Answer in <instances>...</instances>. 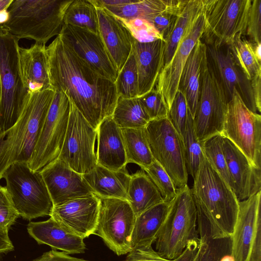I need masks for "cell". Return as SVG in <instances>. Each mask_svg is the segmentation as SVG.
Here are the masks:
<instances>
[{"label": "cell", "instance_id": "6da1fadb", "mask_svg": "<svg viewBox=\"0 0 261 261\" xmlns=\"http://www.w3.org/2000/svg\"><path fill=\"white\" fill-rule=\"evenodd\" d=\"M46 52L52 88L64 93L96 129L113 114L118 97L115 84L95 71L59 35Z\"/></svg>", "mask_w": 261, "mask_h": 261}, {"label": "cell", "instance_id": "7a4b0ae2", "mask_svg": "<svg viewBox=\"0 0 261 261\" xmlns=\"http://www.w3.org/2000/svg\"><path fill=\"white\" fill-rule=\"evenodd\" d=\"M191 189L197 211L199 237H231L237 221L238 201L233 191L203 156Z\"/></svg>", "mask_w": 261, "mask_h": 261}, {"label": "cell", "instance_id": "3957f363", "mask_svg": "<svg viewBox=\"0 0 261 261\" xmlns=\"http://www.w3.org/2000/svg\"><path fill=\"white\" fill-rule=\"evenodd\" d=\"M54 94L52 89L29 93L15 123L0 132V180L11 164L31 158Z\"/></svg>", "mask_w": 261, "mask_h": 261}, {"label": "cell", "instance_id": "277c9868", "mask_svg": "<svg viewBox=\"0 0 261 261\" xmlns=\"http://www.w3.org/2000/svg\"><path fill=\"white\" fill-rule=\"evenodd\" d=\"M73 0H13L7 21L1 25L20 39L44 44L58 36L65 12Z\"/></svg>", "mask_w": 261, "mask_h": 261}, {"label": "cell", "instance_id": "5b68a950", "mask_svg": "<svg viewBox=\"0 0 261 261\" xmlns=\"http://www.w3.org/2000/svg\"><path fill=\"white\" fill-rule=\"evenodd\" d=\"M197 211L192 192L186 185L177 189L169 211L155 241L156 251L162 257L173 260L189 243L198 238Z\"/></svg>", "mask_w": 261, "mask_h": 261}, {"label": "cell", "instance_id": "8992f818", "mask_svg": "<svg viewBox=\"0 0 261 261\" xmlns=\"http://www.w3.org/2000/svg\"><path fill=\"white\" fill-rule=\"evenodd\" d=\"M19 40L0 25V124L2 132L9 129L15 123L29 94L20 70Z\"/></svg>", "mask_w": 261, "mask_h": 261}, {"label": "cell", "instance_id": "52a82bcc", "mask_svg": "<svg viewBox=\"0 0 261 261\" xmlns=\"http://www.w3.org/2000/svg\"><path fill=\"white\" fill-rule=\"evenodd\" d=\"M10 199L23 219L31 220L49 216L53 204L39 171H33L27 162H15L4 172L2 178Z\"/></svg>", "mask_w": 261, "mask_h": 261}, {"label": "cell", "instance_id": "ba28073f", "mask_svg": "<svg viewBox=\"0 0 261 261\" xmlns=\"http://www.w3.org/2000/svg\"><path fill=\"white\" fill-rule=\"evenodd\" d=\"M252 0H203L204 27L201 40L215 47L229 45L245 36Z\"/></svg>", "mask_w": 261, "mask_h": 261}, {"label": "cell", "instance_id": "9c48e42d", "mask_svg": "<svg viewBox=\"0 0 261 261\" xmlns=\"http://www.w3.org/2000/svg\"><path fill=\"white\" fill-rule=\"evenodd\" d=\"M144 128L154 160L166 171L177 189L187 185L183 140L168 117L151 120Z\"/></svg>", "mask_w": 261, "mask_h": 261}, {"label": "cell", "instance_id": "30bf717a", "mask_svg": "<svg viewBox=\"0 0 261 261\" xmlns=\"http://www.w3.org/2000/svg\"><path fill=\"white\" fill-rule=\"evenodd\" d=\"M222 135L261 169V116L246 106L235 89L226 105Z\"/></svg>", "mask_w": 261, "mask_h": 261}, {"label": "cell", "instance_id": "8fae6325", "mask_svg": "<svg viewBox=\"0 0 261 261\" xmlns=\"http://www.w3.org/2000/svg\"><path fill=\"white\" fill-rule=\"evenodd\" d=\"M98 197V217L93 234L100 237L117 255L128 253L132 250V235L136 219L133 209L127 200Z\"/></svg>", "mask_w": 261, "mask_h": 261}, {"label": "cell", "instance_id": "7c38bea8", "mask_svg": "<svg viewBox=\"0 0 261 261\" xmlns=\"http://www.w3.org/2000/svg\"><path fill=\"white\" fill-rule=\"evenodd\" d=\"M227 103L206 55L202 65L199 100L193 118L196 135L200 143L215 135H222Z\"/></svg>", "mask_w": 261, "mask_h": 261}, {"label": "cell", "instance_id": "4fadbf2b", "mask_svg": "<svg viewBox=\"0 0 261 261\" xmlns=\"http://www.w3.org/2000/svg\"><path fill=\"white\" fill-rule=\"evenodd\" d=\"M70 101L63 92L55 94L28 166L33 171H39L58 158L65 137L70 114Z\"/></svg>", "mask_w": 261, "mask_h": 261}, {"label": "cell", "instance_id": "5bb4252c", "mask_svg": "<svg viewBox=\"0 0 261 261\" xmlns=\"http://www.w3.org/2000/svg\"><path fill=\"white\" fill-rule=\"evenodd\" d=\"M70 105L67 128L58 158L71 169L84 175L97 165V130L71 101Z\"/></svg>", "mask_w": 261, "mask_h": 261}, {"label": "cell", "instance_id": "9a60e30c", "mask_svg": "<svg viewBox=\"0 0 261 261\" xmlns=\"http://www.w3.org/2000/svg\"><path fill=\"white\" fill-rule=\"evenodd\" d=\"M261 191L239 201L231 236L234 261H261Z\"/></svg>", "mask_w": 261, "mask_h": 261}, {"label": "cell", "instance_id": "2e32d148", "mask_svg": "<svg viewBox=\"0 0 261 261\" xmlns=\"http://www.w3.org/2000/svg\"><path fill=\"white\" fill-rule=\"evenodd\" d=\"M206 55L227 103L232 98L235 89L246 106L252 112L257 113L251 81L236 62L229 46L218 47L206 45Z\"/></svg>", "mask_w": 261, "mask_h": 261}, {"label": "cell", "instance_id": "e0dca14e", "mask_svg": "<svg viewBox=\"0 0 261 261\" xmlns=\"http://www.w3.org/2000/svg\"><path fill=\"white\" fill-rule=\"evenodd\" d=\"M59 36L95 71L115 83L119 71L99 34L84 28L64 24Z\"/></svg>", "mask_w": 261, "mask_h": 261}, {"label": "cell", "instance_id": "ac0fdd59", "mask_svg": "<svg viewBox=\"0 0 261 261\" xmlns=\"http://www.w3.org/2000/svg\"><path fill=\"white\" fill-rule=\"evenodd\" d=\"M204 27L203 11L178 44L170 63L161 70L159 74L155 89L162 97L168 111L178 90L183 68L197 41L201 39Z\"/></svg>", "mask_w": 261, "mask_h": 261}, {"label": "cell", "instance_id": "d6986e66", "mask_svg": "<svg viewBox=\"0 0 261 261\" xmlns=\"http://www.w3.org/2000/svg\"><path fill=\"white\" fill-rule=\"evenodd\" d=\"M40 172L54 206L94 194L83 175L71 169L59 158L45 166Z\"/></svg>", "mask_w": 261, "mask_h": 261}, {"label": "cell", "instance_id": "ffe728a7", "mask_svg": "<svg viewBox=\"0 0 261 261\" xmlns=\"http://www.w3.org/2000/svg\"><path fill=\"white\" fill-rule=\"evenodd\" d=\"M99 199L95 194L54 206L50 215L66 229L85 239L94 234Z\"/></svg>", "mask_w": 261, "mask_h": 261}, {"label": "cell", "instance_id": "44dd1931", "mask_svg": "<svg viewBox=\"0 0 261 261\" xmlns=\"http://www.w3.org/2000/svg\"><path fill=\"white\" fill-rule=\"evenodd\" d=\"M223 147L232 190L241 201L261 190V169L252 165L246 156L223 136Z\"/></svg>", "mask_w": 261, "mask_h": 261}, {"label": "cell", "instance_id": "7402d4cb", "mask_svg": "<svg viewBox=\"0 0 261 261\" xmlns=\"http://www.w3.org/2000/svg\"><path fill=\"white\" fill-rule=\"evenodd\" d=\"M96 8L99 35L119 72L132 51L134 38L119 18L103 8Z\"/></svg>", "mask_w": 261, "mask_h": 261}, {"label": "cell", "instance_id": "603a6c76", "mask_svg": "<svg viewBox=\"0 0 261 261\" xmlns=\"http://www.w3.org/2000/svg\"><path fill=\"white\" fill-rule=\"evenodd\" d=\"M96 130L97 164L112 170L125 168L127 163L121 128L112 116L104 119Z\"/></svg>", "mask_w": 261, "mask_h": 261}, {"label": "cell", "instance_id": "cb8c5ba5", "mask_svg": "<svg viewBox=\"0 0 261 261\" xmlns=\"http://www.w3.org/2000/svg\"><path fill=\"white\" fill-rule=\"evenodd\" d=\"M27 230L38 244L48 245L68 254L83 253L86 249L84 238L66 229L51 217L44 221L30 222Z\"/></svg>", "mask_w": 261, "mask_h": 261}, {"label": "cell", "instance_id": "d4e9b609", "mask_svg": "<svg viewBox=\"0 0 261 261\" xmlns=\"http://www.w3.org/2000/svg\"><path fill=\"white\" fill-rule=\"evenodd\" d=\"M19 57L22 77L28 93L53 89L45 44L35 43L28 48L19 46Z\"/></svg>", "mask_w": 261, "mask_h": 261}, {"label": "cell", "instance_id": "484cf974", "mask_svg": "<svg viewBox=\"0 0 261 261\" xmlns=\"http://www.w3.org/2000/svg\"><path fill=\"white\" fill-rule=\"evenodd\" d=\"M164 41L158 40L141 43L133 39L132 51L135 56L138 75V97L154 88L161 70Z\"/></svg>", "mask_w": 261, "mask_h": 261}, {"label": "cell", "instance_id": "4316f807", "mask_svg": "<svg viewBox=\"0 0 261 261\" xmlns=\"http://www.w3.org/2000/svg\"><path fill=\"white\" fill-rule=\"evenodd\" d=\"M83 175L94 194L98 197L127 201L131 175L125 167L119 170H112L97 164Z\"/></svg>", "mask_w": 261, "mask_h": 261}, {"label": "cell", "instance_id": "83f0119b", "mask_svg": "<svg viewBox=\"0 0 261 261\" xmlns=\"http://www.w3.org/2000/svg\"><path fill=\"white\" fill-rule=\"evenodd\" d=\"M205 56L206 45L199 39L183 68L178 83V90L184 94L193 118L198 102L201 67Z\"/></svg>", "mask_w": 261, "mask_h": 261}, {"label": "cell", "instance_id": "f1b7e54d", "mask_svg": "<svg viewBox=\"0 0 261 261\" xmlns=\"http://www.w3.org/2000/svg\"><path fill=\"white\" fill-rule=\"evenodd\" d=\"M171 200H164L136 217L132 235V249L152 246L167 216Z\"/></svg>", "mask_w": 261, "mask_h": 261}, {"label": "cell", "instance_id": "f546056e", "mask_svg": "<svg viewBox=\"0 0 261 261\" xmlns=\"http://www.w3.org/2000/svg\"><path fill=\"white\" fill-rule=\"evenodd\" d=\"M203 0H187L174 27L164 39L161 70L172 60L177 47L197 17L203 11Z\"/></svg>", "mask_w": 261, "mask_h": 261}, {"label": "cell", "instance_id": "4dcf8cb0", "mask_svg": "<svg viewBox=\"0 0 261 261\" xmlns=\"http://www.w3.org/2000/svg\"><path fill=\"white\" fill-rule=\"evenodd\" d=\"M127 199L136 217L164 201L156 187L142 169L131 175Z\"/></svg>", "mask_w": 261, "mask_h": 261}, {"label": "cell", "instance_id": "1f68e13d", "mask_svg": "<svg viewBox=\"0 0 261 261\" xmlns=\"http://www.w3.org/2000/svg\"><path fill=\"white\" fill-rule=\"evenodd\" d=\"M112 117L121 128H144L150 121L138 97H118Z\"/></svg>", "mask_w": 261, "mask_h": 261}, {"label": "cell", "instance_id": "d6a6232c", "mask_svg": "<svg viewBox=\"0 0 261 261\" xmlns=\"http://www.w3.org/2000/svg\"><path fill=\"white\" fill-rule=\"evenodd\" d=\"M127 163H134L141 168L150 165L152 155L145 128H121Z\"/></svg>", "mask_w": 261, "mask_h": 261}, {"label": "cell", "instance_id": "836d02e7", "mask_svg": "<svg viewBox=\"0 0 261 261\" xmlns=\"http://www.w3.org/2000/svg\"><path fill=\"white\" fill-rule=\"evenodd\" d=\"M171 0H132L122 6L105 9L119 19H144L150 22L159 13L167 9Z\"/></svg>", "mask_w": 261, "mask_h": 261}, {"label": "cell", "instance_id": "e575fe53", "mask_svg": "<svg viewBox=\"0 0 261 261\" xmlns=\"http://www.w3.org/2000/svg\"><path fill=\"white\" fill-rule=\"evenodd\" d=\"M64 24L88 30L99 34L97 8L90 0H73L64 17Z\"/></svg>", "mask_w": 261, "mask_h": 261}, {"label": "cell", "instance_id": "d590c367", "mask_svg": "<svg viewBox=\"0 0 261 261\" xmlns=\"http://www.w3.org/2000/svg\"><path fill=\"white\" fill-rule=\"evenodd\" d=\"M228 46L234 60L249 80L261 73V63L255 55L253 43L244 35H237Z\"/></svg>", "mask_w": 261, "mask_h": 261}, {"label": "cell", "instance_id": "8d00e7d4", "mask_svg": "<svg viewBox=\"0 0 261 261\" xmlns=\"http://www.w3.org/2000/svg\"><path fill=\"white\" fill-rule=\"evenodd\" d=\"M187 171L193 179L196 176L203 156L201 143L196 135L193 118L190 112L182 136Z\"/></svg>", "mask_w": 261, "mask_h": 261}, {"label": "cell", "instance_id": "74e56055", "mask_svg": "<svg viewBox=\"0 0 261 261\" xmlns=\"http://www.w3.org/2000/svg\"><path fill=\"white\" fill-rule=\"evenodd\" d=\"M223 136L217 135L201 143L204 156L232 189V182L224 152Z\"/></svg>", "mask_w": 261, "mask_h": 261}, {"label": "cell", "instance_id": "f35d334b", "mask_svg": "<svg viewBox=\"0 0 261 261\" xmlns=\"http://www.w3.org/2000/svg\"><path fill=\"white\" fill-rule=\"evenodd\" d=\"M118 97H138V75L135 56L132 50L115 83Z\"/></svg>", "mask_w": 261, "mask_h": 261}, {"label": "cell", "instance_id": "ab89813d", "mask_svg": "<svg viewBox=\"0 0 261 261\" xmlns=\"http://www.w3.org/2000/svg\"><path fill=\"white\" fill-rule=\"evenodd\" d=\"M156 187L164 200L171 201L177 189L164 168L154 160L149 166L142 168Z\"/></svg>", "mask_w": 261, "mask_h": 261}, {"label": "cell", "instance_id": "60d3db41", "mask_svg": "<svg viewBox=\"0 0 261 261\" xmlns=\"http://www.w3.org/2000/svg\"><path fill=\"white\" fill-rule=\"evenodd\" d=\"M120 19L127 28L133 38L139 42L148 43L158 40H164L153 25L146 19Z\"/></svg>", "mask_w": 261, "mask_h": 261}, {"label": "cell", "instance_id": "b9f144b4", "mask_svg": "<svg viewBox=\"0 0 261 261\" xmlns=\"http://www.w3.org/2000/svg\"><path fill=\"white\" fill-rule=\"evenodd\" d=\"M189 111L184 94L180 91L177 90L169 111L168 118L182 138L185 130Z\"/></svg>", "mask_w": 261, "mask_h": 261}, {"label": "cell", "instance_id": "7bdbcfd3", "mask_svg": "<svg viewBox=\"0 0 261 261\" xmlns=\"http://www.w3.org/2000/svg\"><path fill=\"white\" fill-rule=\"evenodd\" d=\"M198 261H222L223 255L231 248V238L211 239L205 237Z\"/></svg>", "mask_w": 261, "mask_h": 261}, {"label": "cell", "instance_id": "ee69618b", "mask_svg": "<svg viewBox=\"0 0 261 261\" xmlns=\"http://www.w3.org/2000/svg\"><path fill=\"white\" fill-rule=\"evenodd\" d=\"M150 121L168 117L169 111L161 95L155 88L138 97Z\"/></svg>", "mask_w": 261, "mask_h": 261}, {"label": "cell", "instance_id": "f6af8a7d", "mask_svg": "<svg viewBox=\"0 0 261 261\" xmlns=\"http://www.w3.org/2000/svg\"><path fill=\"white\" fill-rule=\"evenodd\" d=\"M245 35L251 42L261 43V0L251 1Z\"/></svg>", "mask_w": 261, "mask_h": 261}, {"label": "cell", "instance_id": "bcb514c9", "mask_svg": "<svg viewBox=\"0 0 261 261\" xmlns=\"http://www.w3.org/2000/svg\"><path fill=\"white\" fill-rule=\"evenodd\" d=\"M20 216L14 207L5 187L0 192V229L7 232Z\"/></svg>", "mask_w": 261, "mask_h": 261}, {"label": "cell", "instance_id": "7dc6e473", "mask_svg": "<svg viewBox=\"0 0 261 261\" xmlns=\"http://www.w3.org/2000/svg\"><path fill=\"white\" fill-rule=\"evenodd\" d=\"M123 261H174L160 256L152 246L133 248Z\"/></svg>", "mask_w": 261, "mask_h": 261}, {"label": "cell", "instance_id": "c3c4849f", "mask_svg": "<svg viewBox=\"0 0 261 261\" xmlns=\"http://www.w3.org/2000/svg\"><path fill=\"white\" fill-rule=\"evenodd\" d=\"M204 242L203 237L191 241L182 254L174 261H196Z\"/></svg>", "mask_w": 261, "mask_h": 261}, {"label": "cell", "instance_id": "681fc988", "mask_svg": "<svg viewBox=\"0 0 261 261\" xmlns=\"http://www.w3.org/2000/svg\"><path fill=\"white\" fill-rule=\"evenodd\" d=\"M32 261H91L72 257L62 251L52 249L44 253L41 256Z\"/></svg>", "mask_w": 261, "mask_h": 261}, {"label": "cell", "instance_id": "f907efd6", "mask_svg": "<svg viewBox=\"0 0 261 261\" xmlns=\"http://www.w3.org/2000/svg\"><path fill=\"white\" fill-rule=\"evenodd\" d=\"M261 73L255 76L251 81V86L254 101L257 112L261 111Z\"/></svg>", "mask_w": 261, "mask_h": 261}, {"label": "cell", "instance_id": "816d5d0a", "mask_svg": "<svg viewBox=\"0 0 261 261\" xmlns=\"http://www.w3.org/2000/svg\"><path fill=\"white\" fill-rule=\"evenodd\" d=\"M13 250L14 246L9 238L8 232L0 229V253Z\"/></svg>", "mask_w": 261, "mask_h": 261}, {"label": "cell", "instance_id": "f5cc1de1", "mask_svg": "<svg viewBox=\"0 0 261 261\" xmlns=\"http://www.w3.org/2000/svg\"><path fill=\"white\" fill-rule=\"evenodd\" d=\"M13 1V0H0V16L4 11L8 10Z\"/></svg>", "mask_w": 261, "mask_h": 261}, {"label": "cell", "instance_id": "db71d44e", "mask_svg": "<svg viewBox=\"0 0 261 261\" xmlns=\"http://www.w3.org/2000/svg\"><path fill=\"white\" fill-rule=\"evenodd\" d=\"M253 46L255 55L257 60L261 63V43H253Z\"/></svg>", "mask_w": 261, "mask_h": 261}, {"label": "cell", "instance_id": "11a10c76", "mask_svg": "<svg viewBox=\"0 0 261 261\" xmlns=\"http://www.w3.org/2000/svg\"><path fill=\"white\" fill-rule=\"evenodd\" d=\"M3 188V187L0 186V192H1V190H2Z\"/></svg>", "mask_w": 261, "mask_h": 261}, {"label": "cell", "instance_id": "9f6ffc18", "mask_svg": "<svg viewBox=\"0 0 261 261\" xmlns=\"http://www.w3.org/2000/svg\"><path fill=\"white\" fill-rule=\"evenodd\" d=\"M1 131H2V130L1 126V124H0V132H1Z\"/></svg>", "mask_w": 261, "mask_h": 261}, {"label": "cell", "instance_id": "6f0895ef", "mask_svg": "<svg viewBox=\"0 0 261 261\" xmlns=\"http://www.w3.org/2000/svg\"><path fill=\"white\" fill-rule=\"evenodd\" d=\"M198 259H199V257H198V259L196 260V261H198Z\"/></svg>", "mask_w": 261, "mask_h": 261}]
</instances>
